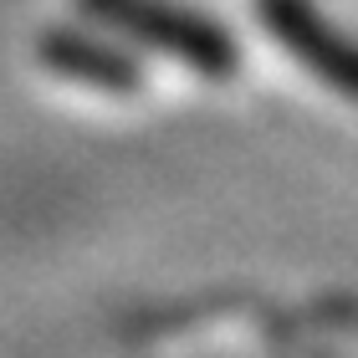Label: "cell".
Here are the masks:
<instances>
[{
    "label": "cell",
    "instance_id": "cell-1",
    "mask_svg": "<svg viewBox=\"0 0 358 358\" xmlns=\"http://www.w3.org/2000/svg\"><path fill=\"white\" fill-rule=\"evenodd\" d=\"M87 6L113 21L118 31H134L143 46H154V52H169L179 62H189V67L200 72H231L236 67V52L231 41L220 36L210 21L189 10H174L164 0H87Z\"/></svg>",
    "mask_w": 358,
    "mask_h": 358
},
{
    "label": "cell",
    "instance_id": "cell-2",
    "mask_svg": "<svg viewBox=\"0 0 358 358\" xmlns=\"http://www.w3.org/2000/svg\"><path fill=\"white\" fill-rule=\"evenodd\" d=\"M262 15L276 36H282V46H292L317 77H328L338 92L358 97V52L333 26H322V15L307 0H262Z\"/></svg>",
    "mask_w": 358,
    "mask_h": 358
},
{
    "label": "cell",
    "instance_id": "cell-3",
    "mask_svg": "<svg viewBox=\"0 0 358 358\" xmlns=\"http://www.w3.org/2000/svg\"><path fill=\"white\" fill-rule=\"evenodd\" d=\"M57 41H62V46H52L57 67L87 72V77H97V87H134V67H128V62L97 52V46H83V41H72V36H57Z\"/></svg>",
    "mask_w": 358,
    "mask_h": 358
}]
</instances>
